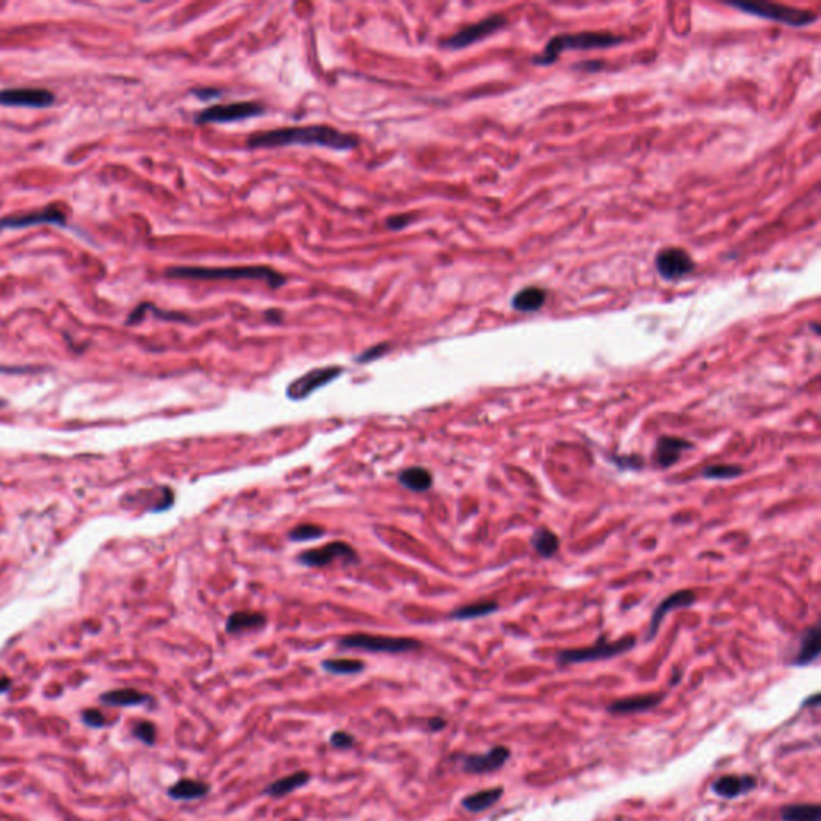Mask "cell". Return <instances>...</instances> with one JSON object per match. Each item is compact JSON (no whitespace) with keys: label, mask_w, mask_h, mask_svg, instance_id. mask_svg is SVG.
<instances>
[{"label":"cell","mask_w":821,"mask_h":821,"mask_svg":"<svg viewBox=\"0 0 821 821\" xmlns=\"http://www.w3.org/2000/svg\"><path fill=\"white\" fill-rule=\"evenodd\" d=\"M291 145L322 146L336 151H348L356 148L358 138L350 133L339 132L334 127L308 126L259 132L250 135L248 140L249 148H279V146Z\"/></svg>","instance_id":"obj_1"},{"label":"cell","mask_w":821,"mask_h":821,"mask_svg":"<svg viewBox=\"0 0 821 821\" xmlns=\"http://www.w3.org/2000/svg\"><path fill=\"white\" fill-rule=\"evenodd\" d=\"M169 278L180 279H201V281H221V279H259L278 289L284 286L286 278L268 267H226V268H205V267H174L167 269Z\"/></svg>","instance_id":"obj_2"},{"label":"cell","mask_w":821,"mask_h":821,"mask_svg":"<svg viewBox=\"0 0 821 821\" xmlns=\"http://www.w3.org/2000/svg\"><path fill=\"white\" fill-rule=\"evenodd\" d=\"M621 39L613 36L608 32H578V34H565V36H557L549 40L545 45L544 51L539 56L533 58V63L541 64V66H547L552 64L557 58L560 56L561 51L565 50H590V49H607V47H613L619 44Z\"/></svg>","instance_id":"obj_3"},{"label":"cell","mask_w":821,"mask_h":821,"mask_svg":"<svg viewBox=\"0 0 821 821\" xmlns=\"http://www.w3.org/2000/svg\"><path fill=\"white\" fill-rule=\"evenodd\" d=\"M339 647L343 650H363L369 653H408L415 652L422 643L408 637H387L372 634H350L340 638Z\"/></svg>","instance_id":"obj_4"},{"label":"cell","mask_w":821,"mask_h":821,"mask_svg":"<svg viewBox=\"0 0 821 821\" xmlns=\"http://www.w3.org/2000/svg\"><path fill=\"white\" fill-rule=\"evenodd\" d=\"M635 638L634 637H624L616 642H607L605 638H600L595 645L588 648H573V650H563L557 655V662L560 666H570V664H583V662L592 661H602V659H612L614 656H619L629 650L634 648Z\"/></svg>","instance_id":"obj_5"},{"label":"cell","mask_w":821,"mask_h":821,"mask_svg":"<svg viewBox=\"0 0 821 821\" xmlns=\"http://www.w3.org/2000/svg\"><path fill=\"white\" fill-rule=\"evenodd\" d=\"M738 10L746 11L749 15L760 16V18L784 23L789 26H807L817 20L813 11L799 10L793 7H786V5L770 4V2H740V4H730Z\"/></svg>","instance_id":"obj_6"},{"label":"cell","mask_w":821,"mask_h":821,"mask_svg":"<svg viewBox=\"0 0 821 821\" xmlns=\"http://www.w3.org/2000/svg\"><path fill=\"white\" fill-rule=\"evenodd\" d=\"M265 108L259 103L241 102V103H231V104H215L207 109L201 111L196 116L197 124H224V122H234V121H244L249 117L260 116Z\"/></svg>","instance_id":"obj_7"},{"label":"cell","mask_w":821,"mask_h":821,"mask_svg":"<svg viewBox=\"0 0 821 821\" xmlns=\"http://www.w3.org/2000/svg\"><path fill=\"white\" fill-rule=\"evenodd\" d=\"M342 372L343 369L339 366H324L312 369V371L300 375V377H297L294 382L287 385L286 390L287 398H291V400L294 401L305 400V398H308L316 390H320L324 385L331 384L332 380H336Z\"/></svg>","instance_id":"obj_8"},{"label":"cell","mask_w":821,"mask_h":821,"mask_svg":"<svg viewBox=\"0 0 821 821\" xmlns=\"http://www.w3.org/2000/svg\"><path fill=\"white\" fill-rule=\"evenodd\" d=\"M506 23H507L506 16L492 15V16H489V18H485L482 21L475 23V25H470L464 29H461L459 32L453 34V36L444 40L443 47L444 49H451V50L466 49V47L491 36V34H494L496 31H499L501 28L506 26Z\"/></svg>","instance_id":"obj_9"},{"label":"cell","mask_w":821,"mask_h":821,"mask_svg":"<svg viewBox=\"0 0 821 821\" xmlns=\"http://www.w3.org/2000/svg\"><path fill=\"white\" fill-rule=\"evenodd\" d=\"M297 560L305 566L320 568L331 565L334 560H343L347 563L358 561L356 550L350 544L342 541H334L318 549H310L297 557Z\"/></svg>","instance_id":"obj_10"},{"label":"cell","mask_w":821,"mask_h":821,"mask_svg":"<svg viewBox=\"0 0 821 821\" xmlns=\"http://www.w3.org/2000/svg\"><path fill=\"white\" fill-rule=\"evenodd\" d=\"M66 212L58 205H49V207L32 210V212L20 214V215H10L5 219H0V230H20V228H28L34 225H66Z\"/></svg>","instance_id":"obj_11"},{"label":"cell","mask_w":821,"mask_h":821,"mask_svg":"<svg viewBox=\"0 0 821 821\" xmlns=\"http://www.w3.org/2000/svg\"><path fill=\"white\" fill-rule=\"evenodd\" d=\"M510 759V749L506 746H494L483 754H468L461 760L462 772L470 775H485L501 770Z\"/></svg>","instance_id":"obj_12"},{"label":"cell","mask_w":821,"mask_h":821,"mask_svg":"<svg viewBox=\"0 0 821 821\" xmlns=\"http://www.w3.org/2000/svg\"><path fill=\"white\" fill-rule=\"evenodd\" d=\"M693 268H695L693 259H691L688 252H685L683 249L677 248L664 249L659 252L658 259H656V269H658V273L662 278L669 281L687 276L688 273L693 272Z\"/></svg>","instance_id":"obj_13"},{"label":"cell","mask_w":821,"mask_h":821,"mask_svg":"<svg viewBox=\"0 0 821 821\" xmlns=\"http://www.w3.org/2000/svg\"><path fill=\"white\" fill-rule=\"evenodd\" d=\"M55 95L45 89H7L0 90V104L18 108H49Z\"/></svg>","instance_id":"obj_14"},{"label":"cell","mask_w":821,"mask_h":821,"mask_svg":"<svg viewBox=\"0 0 821 821\" xmlns=\"http://www.w3.org/2000/svg\"><path fill=\"white\" fill-rule=\"evenodd\" d=\"M758 788V779L753 775H724L712 783V793L722 799H736Z\"/></svg>","instance_id":"obj_15"},{"label":"cell","mask_w":821,"mask_h":821,"mask_svg":"<svg viewBox=\"0 0 821 821\" xmlns=\"http://www.w3.org/2000/svg\"><path fill=\"white\" fill-rule=\"evenodd\" d=\"M693 448L688 439L679 438V437H661L656 442L655 448V464L661 468H667L676 464V462L682 457L685 451Z\"/></svg>","instance_id":"obj_16"},{"label":"cell","mask_w":821,"mask_h":821,"mask_svg":"<svg viewBox=\"0 0 821 821\" xmlns=\"http://www.w3.org/2000/svg\"><path fill=\"white\" fill-rule=\"evenodd\" d=\"M695 600H696L695 592H691V590H677V592H674L672 595L667 597L666 600H662L659 603V607L655 609L652 621H650L647 640H652V638L656 635V632H658L662 619H664V616L667 613H671L672 609H676V608H687L690 605H693Z\"/></svg>","instance_id":"obj_17"},{"label":"cell","mask_w":821,"mask_h":821,"mask_svg":"<svg viewBox=\"0 0 821 821\" xmlns=\"http://www.w3.org/2000/svg\"><path fill=\"white\" fill-rule=\"evenodd\" d=\"M662 700H664V693H652V695H637L623 698V700H616L607 709L612 714H638L652 711L656 706H659Z\"/></svg>","instance_id":"obj_18"},{"label":"cell","mask_w":821,"mask_h":821,"mask_svg":"<svg viewBox=\"0 0 821 821\" xmlns=\"http://www.w3.org/2000/svg\"><path fill=\"white\" fill-rule=\"evenodd\" d=\"M310 779H312V775H310L308 772L297 770L294 773H291V775L274 779L273 783H269L267 788L263 789V794L279 799V797H284L287 794L294 793L297 789L303 788V786H307L310 783Z\"/></svg>","instance_id":"obj_19"},{"label":"cell","mask_w":821,"mask_h":821,"mask_svg":"<svg viewBox=\"0 0 821 821\" xmlns=\"http://www.w3.org/2000/svg\"><path fill=\"white\" fill-rule=\"evenodd\" d=\"M99 701L103 705L114 706V707H130V706H142L145 703L151 701V696L138 691L135 688H117L107 691L99 696Z\"/></svg>","instance_id":"obj_20"},{"label":"cell","mask_w":821,"mask_h":821,"mask_svg":"<svg viewBox=\"0 0 821 821\" xmlns=\"http://www.w3.org/2000/svg\"><path fill=\"white\" fill-rule=\"evenodd\" d=\"M210 793V786L191 778H181L167 789L169 797L174 801H197Z\"/></svg>","instance_id":"obj_21"},{"label":"cell","mask_w":821,"mask_h":821,"mask_svg":"<svg viewBox=\"0 0 821 821\" xmlns=\"http://www.w3.org/2000/svg\"><path fill=\"white\" fill-rule=\"evenodd\" d=\"M267 624V616L259 612H236L226 621L228 634H243L249 631H259Z\"/></svg>","instance_id":"obj_22"},{"label":"cell","mask_w":821,"mask_h":821,"mask_svg":"<svg viewBox=\"0 0 821 821\" xmlns=\"http://www.w3.org/2000/svg\"><path fill=\"white\" fill-rule=\"evenodd\" d=\"M502 794H504V788H501V786H497V788L483 789V791H478V793L466 796L464 799H462L461 805L464 807L467 812L480 813V812L488 810V808H491L492 805H496V803L501 801Z\"/></svg>","instance_id":"obj_23"},{"label":"cell","mask_w":821,"mask_h":821,"mask_svg":"<svg viewBox=\"0 0 821 821\" xmlns=\"http://www.w3.org/2000/svg\"><path fill=\"white\" fill-rule=\"evenodd\" d=\"M818 656H820V631H818L817 626H813V627H808V629L803 632L802 640H801V648L796 655L793 664L807 666L817 659Z\"/></svg>","instance_id":"obj_24"},{"label":"cell","mask_w":821,"mask_h":821,"mask_svg":"<svg viewBox=\"0 0 821 821\" xmlns=\"http://www.w3.org/2000/svg\"><path fill=\"white\" fill-rule=\"evenodd\" d=\"M545 300H547V292L541 289V287L531 286V287H526V289H523V291H520L518 294L513 297L512 307L517 310V312L533 313V312H537V310H541L544 307Z\"/></svg>","instance_id":"obj_25"},{"label":"cell","mask_w":821,"mask_h":821,"mask_svg":"<svg viewBox=\"0 0 821 821\" xmlns=\"http://www.w3.org/2000/svg\"><path fill=\"white\" fill-rule=\"evenodd\" d=\"M398 482L409 491L425 492L432 488L433 477L424 467H409L398 475Z\"/></svg>","instance_id":"obj_26"},{"label":"cell","mask_w":821,"mask_h":821,"mask_svg":"<svg viewBox=\"0 0 821 821\" xmlns=\"http://www.w3.org/2000/svg\"><path fill=\"white\" fill-rule=\"evenodd\" d=\"M783 821H821V807L818 803H791L779 810Z\"/></svg>","instance_id":"obj_27"},{"label":"cell","mask_w":821,"mask_h":821,"mask_svg":"<svg viewBox=\"0 0 821 821\" xmlns=\"http://www.w3.org/2000/svg\"><path fill=\"white\" fill-rule=\"evenodd\" d=\"M531 545L542 559H550L559 550L560 541L554 531L547 530V528H539L531 537Z\"/></svg>","instance_id":"obj_28"},{"label":"cell","mask_w":821,"mask_h":821,"mask_svg":"<svg viewBox=\"0 0 821 821\" xmlns=\"http://www.w3.org/2000/svg\"><path fill=\"white\" fill-rule=\"evenodd\" d=\"M321 666L326 672L336 674V676H351V674H360L366 669V664L363 661L348 658L324 659Z\"/></svg>","instance_id":"obj_29"},{"label":"cell","mask_w":821,"mask_h":821,"mask_svg":"<svg viewBox=\"0 0 821 821\" xmlns=\"http://www.w3.org/2000/svg\"><path fill=\"white\" fill-rule=\"evenodd\" d=\"M497 605L496 602L492 600H483V602H477V603H470V605H466V607H461L457 608L456 612H453L451 614V618L454 619H475V618H482V616H488L491 613L497 612Z\"/></svg>","instance_id":"obj_30"},{"label":"cell","mask_w":821,"mask_h":821,"mask_svg":"<svg viewBox=\"0 0 821 821\" xmlns=\"http://www.w3.org/2000/svg\"><path fill=\"white\" fill-rule=\"evenodd\" d=\"M703 475H705L706 478H711V480H733V478L741 477L743 468L740 466L717 464V466L706 467Z\"/></svg>","instance_id":"obj_31"},{"label":"cell","mask_w":821,"mask_h":821,"mask_svg":"<svg viewBox=\"0 0 821 821\" xmlns=\"http://www.w3.org/2000/svg\"><path fill=\"white\" fill-rule=\"evenodd\" d=\"M324 528L313 523H302L289 531V537L296 542L302 541H312V539H318L324 536Z\"/></svg>","instance_id":"obj_32"},{"label":"cell","mask_w":821,"mask_h":821,"mask_svg":"<svg viewBox=\"0 0 821 821\" xmlns=\"http://www.w3.org/2000/svg\"><path fill=\"white\" fill-rule=\"evenodd\" d=\"M133 736L138 738L140 741L148 744V746H152V744L156 743V726L150 720H142V722L135 724L133 726Z\"/></svg>","instance_id":"obj_33"},{"label":"cell","mask_w":821,"mask_h":821,"mask_svg":"<svg viewBox=\"0 0 821 821\" xmlns=\"http://www.w3.org/2000/svg\"><path fill=\"white\" fill-rule=\"evenodd\" d=\"M329 743H331V746L337 748V749H351L355 746L356 740H355L353 735H350V733L343 731V730H337L331 735Z\"/></svg>","instance_id":"obj_34"},{"label":"cell","mask_w":821,"mask_h":821,"mask_svg":"<svg viewBox=\"0 0 821 821\" xmlns=\"http://www.w3.org/2000/svg\"><path fill=\"white\" fill-rule=\"evenodd\" d=\"M390 350V345L389 343H380V345H375V347L369 348L366 351H363V353L356 358L358 363H371L374 360H377V358L384 356L387 351Z\"/></svg>","instance_id":"obj_35"},{"label":"cell","mask_w":821,"mask_h":821,"mask_svg":"<svg viewBox=\"0 0 821 821\" xmlns=\"http://www.w3.org/2000/svg\"><path fill=\"white\" fill-rule=\"evenodd\" d=\"M82 720H84L85 725L92 726V729H102L103 725H107L104 715L98 709H87V711L82 712Z\"/></svg>","instance_id":"obj_36"},{"label":"cell","mask_w":821,"mask_h":821,"mask_svg":"<svg viewBox=\"0 0 821 821\" xmlns=\"http://www.w3.org/2000/svg\"><path fill=\"white\" fill-rule=\"evenodd\" d=\"M409 219L408 217H390L389 220H387V228H390V230H401V228L406 226L409 224Z\"/></svg>","instance_id":"obj_37"},{"label":"cell","mask_w":821,"mask_h":821,"mask_svg":"<svg viewBox=\"0 0 821 821\" xmlns=\"http://www.w3.org/2000/svg\"><path fill=\"white\" fill-rule=\"evenodd\" d=\"M446 720L443 717H430L429 722H427V726H429L430 731H442L443 729H446Z\"/></svg>","instance_id":"obj_38"},{"label":"cell","mask_w":821,"mask_h":821,"mask_svg":"<svg viewBox=\"0 0 821 821\" xmlns=\"http://www.w3.org/2000/svg\"><path fill=\"white\" fill-rule=\"evenodd\" d=\"M195 95L199 97L201 99H210V98H217L220 97L221 93L215 89H204V90H196Z\"/></svg>","instance_id":"obj_39"},{"label":"cell","mask_w":821,"mask_h":821,"mask_svg":"<svg viewBox=\"0 0 821 821\" xmlns=\"http://www.w3.org/2000/svg\"><path fill=\"white\" fill-rule=\"evenodd\" d=\"M10 687H11L10 679H7V677L0 679V693H5V691L10 690Z\"/></svg>","instance_id":"obj_40"}]
</instances>
